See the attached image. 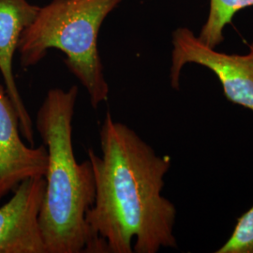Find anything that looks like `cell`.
<instances>
[{
  "mask_svg": "<svg viewBox=\"0 0 253 253\" xmlns=\"http://www.w3.org/2000/svg\"><path fill=\"white\" fill-rule=\"evenodd\" d=\"M101 156L88 150L95 178L85 214L90 253H157L177 248L176 208L162 192L170 156H159L107 111L100 129Z\"/></svg>",
  "mask_w": 253,
  "mask_h": 253,
  "instance_id": "6da1fadb",
  "label": "cell"
},
{
  "mask_svg": "<svg viewBox=\"0 0 253 253\" xmlns=\"http://www.w3.org/2000/svg\"><path fill=\"white\" fill-rule=\"evenodd\" d=\"M78 86L53 88L37 113V131L48 152L45 192L40 226L47 253H90L85 214L95 201L96 187L89 160L77 162L73 120Z\"/></svg>",
  "mask_w": 253,
  "mask_h": 253,
  "instance_id": "7a4b0ae2",
  "label": "cell"
},
{
  "mask_svg": "<svg viewBox=\"0 0 253 253\" xmlns=\"http://www.w3.org/2000/svg\"><path fill=\"white\" fill-rule=\"evenodd\" d=\"M122 0H53L37 14L19 41L20 62L29 68L41 62L48 50L66 54L69 71L89 95L93 108L108 100L109 84L98 50L103 21Z\"/></svg>",
  "mask_w": 253,
  "mask_h": 253,
  "instance_id": "3957f363",
  "label": "cell"
},
{
  "mask_svg": "<svg viewBox=\"0 0 253 253\" xmlns=\"http://www.w3.org/2000/svg\"><path fill=\"white\" fill-rule=\"evenodd\" d=\"M171 86L180 89V75L187 64H198L216 74L227 100L253 112V42L247 54L220 53L205 44L187 27L172 33Z\"/></svg>",
  "mask_w": 253,
  "mask_h": 253,
  "instance_id": "277c9868",
  "label": "cell"
},
{
  "mask_svg": "<svg viewBox=\"0 0 253 253\" xmlns=\"http://www.w3.org/2000/svg\"><path fill=\"white\" fill-rule=\"evenodd\" d=\"M44 177L22 181L0 207V253H47L40 226Z\"/></svg>",
  "mask_w": 253,
  "mask_h": 253,
  "instance_id": "5b68a950",
  "label": "cell"
},
{
  "mask_svg": "<svg viewBox=\"0 0 253 253\" xmlns=\"http://www.w3.org/2000/svg\"><path fill=\"white\" fill-rule=\"evenodd\" d=\"M20 133L16 110L5 86L0 84V201L22 181L45 176L48 165L45 145L27 146Z\"/></svg>",
  "mask_w": 253,
  "mask_h": 253,
  "instance_id": "8992f818",
  "label": "cell"
},
{
  "mask_svg": "<svg viewBox=\"0 0 253 253\" xmlns=\"http://www.w3.org/2000/svg\"><path fill=\"white\" fill-rule=\"evenodd\" d=\"M39 6L28 0H0V73L18 116L21 134L29 145H34V126L20 95L13 75V57L24 30L36 18Z\"/></svg>",
  "mask_w": 253,
  "mask_h": 253,
  "instance_id": "52a82bcc",
  "label": "cell"
},
{
  "mask_svg": "<svg viewBox=\"0 0 253 253\" xmlns=\"http://www.w3.org/2000/svg\"><path fill=\"white\" fill-rule=\"evenodd\" d=\"M253 6V0H210L208 20L198 38L205 44L216 48L223 42L224 28L232 23L235 13Z\"/></svg>",
  "mask_w": 253,
  "mask_h": 253,
  "instance_id": "ba28073f",
  "label": "cell"
},
{
  "mask_svg": "<svg viewBox=\"0 0 253 253\" xmlns=\"http://www.w3.org/2000/svg\"><path fill=\"white\" fill-rule=\"evenodd\" d=\"M216 253H253V206L237 218L233 234Z\"/></svg>",
  "mask_w": 253,
  "mask_h": 253,
  "instance_id": "9c48e42d",
  "label": "cell"
}]
</instances>
